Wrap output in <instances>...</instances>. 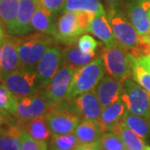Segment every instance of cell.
<instances>
[{"label": "cell", "instance_id": "1", "mask_svg": "<svg viewBox=\"0 0 150 150\" xmlns=\"http://www.w3.org/2000/svg\"><path fill=\"white\" fill-rule=\"evenodd\" d=\"M108 19L118 44L131 52L136 59L150 54L149 45L143 41L123 13L118 8L108 9Z\"/></svg>", "mask_w": 150, "mask_h": 150}, {"label": "cell", "instance_id": "2", "mask_svg": "<svg viewBox=\"0 0 150 150\" xmlns=\"http://www.w3.org/2000/svg\"><path fill=\"white\" fill-rule=\"evenodd\" d=\"M55 42L54 36L39 32L18 37L17 49L23 68L36 70L39 60Z\"/></svg>", "mask_w": 150, "mask_h": 150}, {"label": "cell", "instance_id": "3", "mask_svg": "<svg viewBox=\"0 0 150 150\" xmlns=\"http://www.w3.org/2000/svg\"><path fill=\"white\" fill-rule=\"evenodd\" d=\"M102 58L109 76L119 81L132 78L137 59L134 54L119 44L103 48Z\"/></svg>", "mask_w": 150, "mask_h": 150}, {"label": "cell", "instance_id": "4", "mask_svg": "<svg viewBox=\"0 0 150 150\" xmlns=\"http://www.w3.org/2000/svg\"><path fill=\"white\" fill-rule=\"evenodd\" d=\"M45 118L52 135L74 133L82 121L72 98L54 105Z\"/></svg>", "mask_w": 150, "mask_h": 150}, {"label": "cell", "instance_id": "5", "mask_svg": "<svg viewBox=\"0 0 150 150\" xmlns=\"http://www.w3.org/2000/svg\"><path fill=\"white\" fill-rule=\"evenodd\" d=\"M105 66L102 57L75 71L69 99L86 92L93 90L105 74Z\"/></svg>", "mask_w": 150, "mask_h": 150}, {"label": "cell", "instance_id": "6", "mask_svg": "<svg viewBox=\"0 0 150 150\" xmlns=\"http://www.w3.org/2000/svg\"><path fill=\"white\" fill-rule=\"evenodd\" d=\"M75 71L74 68L64 63L48 85L40 88L52 107L69 99Z\"/></svg>", "mask_w": 150, "mask_h": 150}, {"label": "cell", "instance_id": "7", "mask_svg": "<svg viewBox=\"0 0 150 150\" xmlns=\"http://www.w3.org/2000/svg\"><path fill=\"white\" fill-rule=\"evenodd\" d=\"M121 99L129 112L149 118L150 93L132 78H128L123 81Z\"/></svg>", "mask_w": 150, "mask_h": 150}, {"label": "cell", "instance_id": "8", "mask_svg": "<svg viewBox=\"0 0 150 150\" xmlns=\"http://www.w3.org/2000/svg\"><path fill=\"white\" fill-rule=\"evenodd\" d=\"M0 81L18 98L33 95L40 88L36 70L23 68L4 75L0 78Z\"/></svg>", "mask_w": 150, "mask_h": 150}, {"label": "cell", "instance_id": "9", "mask_svg": "<svg viewBox=\"0 0 150 150\" xmlns=\"http://www.w3.org/2000/svg\"><path fill=\"white\" fill-rule=\"evenodd\" d=\"M52 108L43 91L39 88L35 94L18 98L15 118L18 120H28L46 117Z\"/></svg>", "mask_w": 150, "mask_h": 150}, {"label": "cell", "instance_id": "10", "mask_svg": "<svg viewBox=\"0 0 150 150\" xmlns=\"http://www.w3.org/2000/svg\"><path fill=\"white\" fill-rule=\"evenodd\" d=\"M63 64V49L57 45L51 46L39 60L36 68L40 88L48 85Z\"/></svg>", "mask_w": 150, "mask_h": 150}, {"label": "cell", "instance_id": "11", "mask_svg": "<svg viewBox=\"0 0 150 150\" xmlns=\"http://www.w3.org/2000/svg\"><path fill=\"white\" fill-rule=\"evenodd\" d=\"M149 8L150 0H129L126 5L127 18L140 37H144L150 30Z\"/></svg>", "mask_w": 150, "mask_h": 150}, {"label": "cell", "instance_id": "12", "mask_svg": "<svg viewBox=\"0 0 150 150\" xmlns=\"http://www.w3.org/2000/svg\"><path fill=\"white\" fill-rule=\"evenodd\" d=\"M83 33L77 12H66L59 18L57 23V32L54 38L56 42L70 45L76 43Z\"/></svg>", "mask_w": 150, "mask_h": 150}, {"label": "cell", "instance_id": "13", "mask_svg": "<svg viewBox=\"0 0 150 150\" xmlns=\"http://www.w3.org/2000/svg\"><path fill=\"white\" fill-rule=\"evenodd\" d=\"M72 99L82 120L98 121L103 108L94 89L81 93Z\"/></svg>", "mask_w": 150, "mask_h": 150}, {"label": "cell", "instance_id": "14", "mask_svg": "<svg viewBox=\"0 0 150 150\" xmlns=\"http://www.w3.org/2000/svg\"><path fill=\"white\" fill-rule=\"evenodd\" d=\"M17 43L18 37L15 35H5L0 63V78L23 68L17 49Z\"/></svg>", "mask_w": 150, "mask_h": 150}, {"label": "cell", "instance_id": "15", "mask_svg": "<svg viewBox=\"0 0 150 150\" xmlns=\"http://www.w3.org/2000/svg\"><path fill=\"white\" fill-rule=\"evenodd\" d=\"M122 81L117 80L111 76H104L94 88L97 97L103 108L119 100L123 90Z\"/></svg>", "mask_w": 150, "mask_h": 150}, {"label": "cell", "instance_id": "16", "mask_svg": "<svg viewBox=\"0 0 150 150\" xmlns=\"http://www.w3.org/2000/svg\"><path fill=\"white\" fill-rule=\"evenodd\" d=\"M126 112L127 108L121 98L103 108L102 113L98 121L103 133L105 134L108 132H111L115 126L123 122L124 114Z\"/></svg>", "mask_w": 150, "mask_h": 150}, {"label": "cell", "instance_id": "17", "mask_svg": "<svg viewBox=\"0 0 150 150\" xmlns=\"http://www.w3.org/2000/svg\"><path fill=\"white\" fill-rule=\"evenodd\" d=\"M31 25L33 29L37 32L49 34L54 37L57 32L55 16L40 3V1H38L36 9L33 13Z\"/></svg>", "mask_w": 150, "mask_h": 150}, {"label": "cell", "instance_id": "18", "mask_svg": "<svg viewBox=\"0 0 150 150\" xmlns=\"http://www.w3.org/2000/svg\"><path fill=\"white\" fill-rule=\"evenodd\" d=\"M39 0H19V8L13 35L23 36L32 31L31 19Z\"/></svg>", "mask_w": 150, "mask_h": 150}, {"label": "cell", "instance_id": "19", "mask_svg": "<svg viewBox=\"0 0 150 150\" xmlns=\"http://www.w3.org/2000/svg\"><path fill=\"white\" fill-rule=\"evenodd\" d=\"M80 145L98 144L103 134L98 121L82 120L74 130Z\"/></svg>", "mask_w": 150, "mask_h": 150}, {"label": "cell", "instance_id": "20", "mask_svg": "<svg viewBox=\"0 0 150 150\" xmlns=\"http://www.w3.org/2000/svg\"><path fill=\"white\" fill-rule=\"evenodd\" d=\"M18 124L25 133L38 141L48 142L52 136L45 117H38L28 120H18Z\"/></svg>", "mask_w": 150, "mask_h": 150}, {"label": "cell", "instance_id": "21", "mask_svg": "<svg viewBox=\"0 0 150 150\" xmlns=\"http://www.w3.org/2000/svg\"><path fill=\"white\" fill-rule=\"evenodd\" d=\"M23 132L18 121L3 128L0 130V150H21Z\"/></svg>", "mask_w": 150, "mask_h": 150}, {"label": "cell", "instance_id": "22", "mask_svg": "<svg viewBox=\"0 0 150 150\" xmlns=\"http://www.w3.org/2000/svg\"><path fill=\"white\" fill-rule=\"evenodd\" d=\"M90 33L98 38L106 48L118 43L106 15H95L92 22Z\"/></svg>", "mask_w": 150, "mask_h": 150}, {"label": "cell", "instance_id": "23", "mask_svg": "<svg viewBox=\"0 0 150 150\" xmlns=\"http://www.w3.org/2000/svg\"><path fill=\"white\" fill-rule=\"evenodd\" d=\"M64 63L69 64L75 70L91 63L95 59V53H83L75 43L67 45L63 49Z\"/></svg>", "mask_w": 150, "mask_h": 150}, {"label": "cell", "instance_id": "24", "mask_svg": "<svg viewBox=\"0 0 150 150\" xmlns=\"http://www.w3.org/2000/svg\"><path fill=\"white\" fill-rule=\"evenodd\" d=\"M18 8L19 0H0V23L10 34L16 26Z\"/></svg>", "mask_w": 150, "mask_h": 150}, {"label": "cell", "instance_id": "25", "mask_svg": "<svg viewBox=\"0 0 150 150\" xmlns=\"http://www.w3.org/2000/svg\"><path fill=\"white\" fill-rule=\"evenodd\" d=\"M111 132L122 139L126 150H145L144 140L127 127L124 122L115 126Z\"/></svg>", "mask_w": 150, "mask_h": 150}, {"label": "cell", "instance_id": "26", "mask_svg": "<svg viewBox=\"0 0 150 150\" xmlns=\"http://www.w3.org/2000/svg\"><path fill=\"white\" fill-rule=\"evenodd\" d=\"M87 11L95 15H106V12L100 0H66L62 12Z\"/></svg>", "mask_w": 150, "mask_h": 150}, {"label": "cell", "instance_id": "27", "mask_svg": "<svg viewBox=\"0 0 150 150\" xmlns=\"http://www.w3.org/2000/svg\"><path fill=\"white\" fill-rule=\"evenodd\" d=\"M123 122L127 127L139 135L141 139L144 140L149 138L150 134V123L148 118L136 115L127 110L124 114Z\"/></svg>", "mask_w": 150, "mask_h": 150}, {"label": "cell", "instance_id": "28", "mask_svg": "<svg viewBox=\"0 0 150 150\" xmlns=\"http://www.w3.org/2000/svg\"><path fill=\"white\" fill-rule=\"evenodd\" d=\"M79 142L74 133L52 135L50 138L49 150H74L79 147Z\"/></svg>", "mask_w": 150, "mask_h": 150}, {"label": "cell", "instance_id": "29", "mask_svg": "<svg viewBox=\"0 0 150 150\" xmlns=\"http://www.w3.org/2000/svg\"><path fill=\"white\" fill-rule=\"evenodd\" d=\"M17 98L4 83H0V109L9 112L13 117H16L18 108Z\"/></svg>", "mask_w": 150, "mask_h": 150}, {"label": "cell", "instance_id": "30", "mask_svg": "<svg viewBox=\"0 0 150 150\" xmlns=\"http://www.w3.org/2000/svg\"><path fill=\"white\" fill-rule=\"evenodd\" d=\"M98 146L100 150H126L122 139L112 132L103 134Z\"/></svg>", "mask_w": 150, "mask_h": 150}, {"label": "cell", "instance_id": "31", "mask_svg": "<svg viewBox=\"0 0 150 150\" xmlns=\"http://www.w3.org/2000/svg\"><path fill=\"white\" fill-rule=\"evenodd\" d=\"M132 79L150 93V73L137 63L133 69Z\"/></svg>", "mask_w": 150, "mask_h": 150}, {"label": "cell", "instance_id": "32", "mask_svg": "<svg viewBox=\"0 0 150 150\" xmlns=\"http://www.w3.org/2000/svg\"><path fill=\"white\" fill-rule=\"evenodd\" d=\"M48 142L34 139L23 132L21 139V150H48Z\"/></svg>", "mask_w": 150, "mask_h": 150}, {"label": "cell", "instance_id": "33", "mask_svg": "<svg viewBox=\"0 0 150 150\" xmlns=\"http://www.w3.org/2000/svg\"><path fill=\"white\" fill-rule=\"evenodd\" d=\"M77 44L79 48L83 53H95L98 43L92 36L84 34L79 37Z\"/></svg>", "mask_w": 150, "mask_h": 150}, {"label": "cell", "instance_id": "34", "mask_svg": "<svg viewBox=\"0 0 150 150\" xmlns=\"http://www.w3.org/2000/svg\"><path fill=\"white\" fill-rule=\"evenodd\" d=\"M48 11H50L54 16L62 12L66 0H39Z\"/></svg>", "mask_w": 150, "mask_h": 150}, {"label": "cell", "instance_id": "35", "mask_svg": "<svg viewBox=\"0 0 150 150\" xmlns=\"http://www.w3.org/2000/svg\"><path fill=\"white\" fill-rule=\"evenodd\" d=\"M12 116L13 115H11L9 112H8L5 110L0 109V128L5 124L14 122L15 120L12 118Z\"/></svg>", "mask_w": 150, "mask_h": 150}, {"label": "cell", "instance_id": "36", "mask_svg": "<svg viewBox=\"0 0 150 150\" xmlns=\"http://www.w3.org/2000/svg\"><path fill=\"white\" fill-rule=\"evenodd\" d=\"M136 63H137V64L142 66L144 69H145L150 73V54L139 57L137 59Z\"/></svg>", "mask_w": 150, "mask_h": 150}, {"label": "cell", "instance_id": "37", "mask_svg": "<svg viewBox=\"0 0 150 150\" xmlns=\"http://www.w3.org/2000/svg\"><path fill=\"white\" fill-rule=\"evenodd\" d=\"M104 2L108 6V9H111V8H118V6L123 2V0H104Z\"/></svg>", "mask_w": 150, "mask_h": 150}, {"label": "cell", "instance_id": "38", "mask_svg": "<svg viewBox=\"0 0 150 150\" xmlns=\"http://www.w3.org/2000/svg\"><path fill=\"white\" fill-rule=\"evenodd\" d=\"M74 150H100L98 144L93 145H80Z\"/></svg>", "mask_w": 150, "mask_h": 150}, {"label": "cell", "instance_id": "39", "mask_svg": "<svg viewBox=\"0 0 150 150\" xmlns=\"http://www.w3.org/2000/svg\"><path fill=\"white\" fill-rule=\"evenodd\" d=\"M141 38H142V39H143L144 42L149 43L150 44V30H149V32L146 35H144V37H141Z\"/></svg>", "mask_w": 150, "mask_h": 150}, {"label": "cell", "instance_id": "40", "mask_svg": "<svg viewBox=\"0 0 150 150\" xmlns=\"http://www.w3.org/2000/svg\"><path fill=\"white\" fill-rule=\"evenodd\" d=\"M5 37V34H4V28H3V26L0 23V41L3 40Z\"/></svg>", "mask_w": 150, "mask_h": 150}, {"label": "cell", "instance_id": "41", "mask_svg": "<svg viewBox=\"0 0 150 150\" xmlns=\"http://www.w3.org/2000/svg\"><path fill=\"white\" fill-rule=\"evenodd\" d=\"M3 44H4V39L0 41V63H1V58H2V49H3Z\"/></svg>", "mask_w": 150, "mask_h": 150}, {"label": "cell", "instance_id": "42", "mask_svg": "<svg viewBox=\"0 0 150 150\" xmlns=\"http://www.w3.org/2000/svg\"><path fill=\"white\" fill-rule=\"evenodd\" d=\"M145 150H150V146H146Z\"/></svg>", "mask_w": 150, "mask_h": 150}, {"label": "cell", "instance_id": "43", "mask_svg": "<svg viewBox=\"0 0 150 150\" xmlns=\"http://www.w3.org/2000/svg\"><path fill=\"white\" fill-rule=\"evenodd\" d=\"M149 21H150V8L149 9Z\"/></svg>", "mask_w": 150, "mask_h": 150}, {"label": "cell", "instance_id": "44", "mask_svg": "<svg viewBox=\"0 0 150 150\" xmlns=\"http://www.w3.org/2000/svg\"><path fill=\"white\" fill-rule=\"evenodd\" d=\"M149 123H150V116H149Z\"/></svg>", "mask_w": 150, "mask_h": 150}]
</instances>
